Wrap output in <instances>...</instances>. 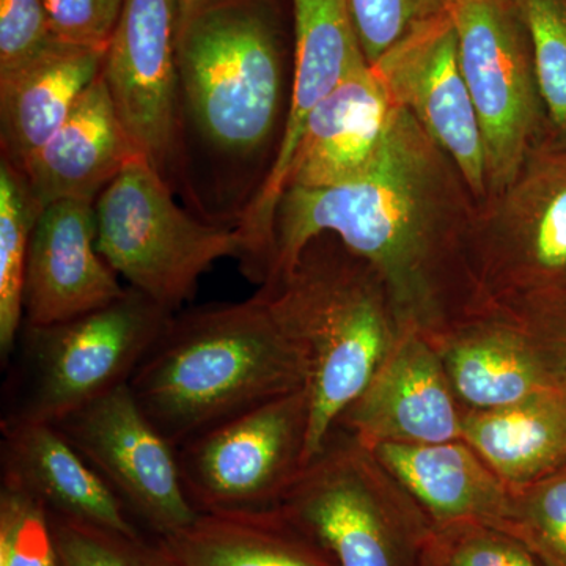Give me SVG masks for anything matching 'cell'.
Here are the masks:
<instances>
[{
	"label": "cell",
	"mask_w": 566,
	"mask_h": 566,
	"mask_svg": "<svg viewBox=\"0 0 566 566\" xmlns=\"http://www.w3.org/2000/svg\"><path fill=\"white\" fill-rule=\"evenodd\" d=\"M475 210L455 163L400 107L381 159L363 180L283 191L263 285L316 237L333 234L378 271L405 326L428 337L482 303L469 262Z\"/></svg>",
	"instance_id": "6da1fadb"
},
{
	"label": "cell",
	"mask_w": 566,
	"mask_h": 566,
	"mask_svg": "<svg viewBox=\"0 0 566 566\" xmlns=\"http://www.w3.org/2000/svg\"><path fill=\"white\" fill-rule=\"evenodd\" d=\"M304 349L255 294L174 315L129 379L144 415L174 447L307 386Z\"/></svg>",
	"instance_id": "7a4b0ae2"
},
{
	"label": "cell",
	"mask_w": 566,
	"mask_h": 566,
	"mask_svg": "<svg viewBox=\"0 0 566 566\" xmlns=\"http://www.w3.org/2000/svg\"><path fill=\"white\" fill-rule=\"evenodd\" d=\"M256 294L307 359L305 465L408 327L378 271L333 234L312 240L282 277Z\"/></svg>",
	"instance_id": "3957f363"
},
{
	"label": "cell",
	"mask_w": 566,
	"mask_h": 566,
	"mask_svg": "<svg viewBox=\"0 0 566 566\" xmlns=\"http://www.w3.org/2000/svg\"><path fill=\"white\" fill-rule=\"evenodd\" d=\"M285 62L274 0H212L178 33L180 115L221 158H262L285 128Z\"/></svg>",
	"instance_id": "277c9868"
},
{
	"label": "cell",
	"mask_w": 566,
	"mask_h": 566,
	"mask_svg": "<svg viewBox=\"0 0 566 566\" xmlns=\"http://www.w3.org/2000/svg\"><path fill=\"white\" fill-rule=\"evenodd\" d=\"M172 312L134 289L66 322L22 323L7 363L0 428L57 423L117 387L129 385Z\"/></svg>",
	"instance_id": "5b68a950"
},
{
	"label": "cell",
	"mask_w": 566,
	"mask_h": 566,
	"mask_svg": "<svg viewBox=\"0 0 566 566\" xmlns=\"http://www.w3.org/2000/svg\"><path fill=\"white\" fill-rule=\"evenodd\" d=\"M275 509L337 566H420L433 531L374 453L338 428L297 472Z\"/></svg>",
	"instance_id": "8992f818"
},
{
	"label": "cell",
	"mask_w": 566,
	"mask_h": 566,
	"mask_svg": "<svg viewBox=\"0 0 566 566\" xmlns=\"http://www.w3.org/2000/svg\"><path fill=\"white\" fill-rule=\"evenodd\" d=\"M469 262L482 303L566 304V144L546 137L504 191L476 203Z\"/></svg>",
	"instance_id": "52a82bcc"
},
{
	"label": "cell",
	"mask_w": 566,
	"mask_h": 566,
	"mask_svg": "<svg viewBox=\"0 0 566 566\" xmlns=\"http://www.w3.org/2000/svg\"><path fill=\"white\" fill-rule=\"evenodd\" d=\"M95 219L96 245L115 274L172 314L218 260L243 259L240 229L188 214L145 158L129 163L99 193Z\"/></svg>",
	"instance_id": "ba28073f"
},
{
	"label": "cell",
	"mask_w": 566,
	"mask_h": 566,
	"mask_svg": "<svg viewBox=\"0 0 566 566\" xmlns=\"http://www.w3.org/2000/svg\"><path fill=\"white\" fill-rule=\"evenodd\" d=\"M450 18L482 129L488 199L515 180L547 137L534 52L516 0H453Z\"/></svg>",
	"instance_id": "9c48e42d"
},
{
	"label": "cell",
	"mask_w": 566,
	"mask_h": 566,
	"mask_svg": "<svg viewBox=\"0 0 566 566\" xmlns=\"http://www.w3.org/2000/svg\"><path fill=\"white\" fill-rule=\"evenodd\" d=\"M307 430L303 387L189 439L177 449L189 502L199 515L274 509L303 469Z\"/></svg>",
	"instance_id": "30bf717a"
},
{
	"label": "cell",
	"mask_w": 566,
	"mask_h": 566,
	"mask_svg": "<svg viewBox=\"0 0 566 566\" xmlns=\"http://www.w3.org/2000/svg\"><path fill=\"white\" fill-rule=\"evenodd\" d=\"M427 338L463 412L566 386V304L516 311L483 301Z\"/></svg>",
	"instance_id": "8fae6325"
},
{
	"label": "cell",
	"mask_w": 566,
	"mask_h": 566,
	"mask_svg": "<svg viewBox=\"0 0 566 566\" xmlns=\"http://www.w3.org/2000/svg\"><path fill=\"white\" fill-rule=\"evenodd\" d=\"M54 424L156 538L199 517L182 486L177 447L144 415L129 385Z\"/></svg>",
	"instance_id": "7c38bea8"
},
{
	"label": "cell",
	"mask_w": 566,
	"mask_h": 566,
	"mask_svg": "<svg viewBox=\"0 0 566 566\" xmlns=\"http://www.w3.org/2000/svg\"><path fill=\"white\" fill-rule=\"evenodd\" d=\"M294 61L281 144L259 191L241 214L245 277L266 279L273 263L274 214L297 140L311 112L368 63L346 0H293Z\"/></svg>",
	"instance_id": "4fadbf2b"
},
{
	"label": "cell",
	"mask_w": 566,
	"mask_h": 566,
	"mask_svg": "<svg viewBox=\"0 0 566 566\" xmlns=\"http://www.w3.org/2000/svg\"><path fill=\"white\" fill-rule=\"evenodd\" d=\"M181 0H126L102 76L140 155L170 185L180 133Z\"/></svg>",
	"instance_id": "5bb4252c"
},
{
	"label": "cell",
	"mask_w": 566,
	"mask_h": 566,
	"mask_svg": "<svg viewBox=\"0 0 566 566\" xmlns=\"http://www.w3.org/2000/svg\"><path fill=\"white\" fill-rule=\"evenodd\" d=\"M371 69L395 103L455 163L476 203H482L488 196L485 148L461 73L450 11L401 41Z\"/></svg>",
	"instance_id": "9a60e30c"
},
{
	"label": "cell",
	"mask_w": 566,
	"mask_h": 566,
	"mask_svg": "<svg viewBox=\"0 0 566 566\" xmlns=\"http://www.w3.org/2000/svg\"><path fill=\"white\" fill-rule=\"evenodd\" d=\"M335 428L367 447L441 444L461 439L463 409L433 344L406 329Z\"/></svg>",
	"instance_id": "2e32d148"
},
{
	"label": "cell",
	"mask_w": 566,
	"mask_h": 566,
	"mask_svg": "<svg viewBox=\"0 0 566 566\" xmlns=\"http://www.w3.org/2000/svg\"><path fill=\"white\" fill-rule=\"evenodd\" d=\"M96 245L95 202L41 210L29 248L24 323L46 326L114 303L126 293Z\"/></svg>",
	"instance_id": "e0dca14e"
},
{
	"label": "cell",
	"mask_w": 566,
	"mask_h": 566,
	"mask_svg": "<svg viewBox=\"0 0 566 566\" xmlns=\"http://www.w3.org/2000/svg\"><path fill=\"white\" fill-rule=\"evenodd\" d=\"M398 112L375 70H357L308 115L283 191L363 180L381 159Z\"/></svg>",
	"instance_id": "ac0fdd59"
},
{
	"label": "cell",
	"mask_w": 566,
	"mask_h": 566,
	"mask_svg": "<svg viewBox=\"0 0 566 566\" xmlns=\"http://www.w3.org/2000/svg\"><path fill=\"white\" fill-rule=\"evenodd\" d=\"M0 472L3 486L31 495L46 512L142 535L120 497L54 423L2 427Z\"/></svg>",
	"instance_id": "d6986e66"
},
{
	"label": "cell",
	"mask_w": 566,
	"mask_h": 566,
	"mask_svg": "<svg viewBox=\"0 0 566 566\" xmlns=\"http://www.w3.org/2000/svg\"><path fill=\"white\" fill-rule=\"evenodd\" d=\"M144 158L115 111L102 74L70 117L21 170L41 210L61 200L96 202L118 174Z\"/></svg>",
	"instance_id": "ffe728a7"
},
{
	"label": "cell",
	"mask_w": 566,
	"mask_h": 566,
	"mask_svg": "<svg viewBox=\"0 0 566 566\" xmlns=\"http://www.w3.org/2000/svg\"><path fill=\"white\" fill-rule=\"evenodd\" d=\"M367 449L415 499L433 526L471 521L504 528L512 490L463 439L441 444H375Z\"/></svg>",
	"instance_id": "44dd1931"
},
{
	"label": "cell",
	"mask_w": 566,
	"mask_h": 566,
	"mask_svg": "<svg viewBox=\"0 0 566 566\" xmlns=\"http://www.w3.org/2000/svg\"><path fill=\"white\" fill-rule=\"evenodd\" d=\"M107 50L55 41L20 70L0 76L2 158L21 172L102 74Z\"/></svg>",
	"instance_id": "7402d4cb"
},
{
	"label": "cell",
	"mask_w": 566,
	"mask_h": 566,
	"mask_svg": "<svg viewBox=\"0 0 566 566\" xmlns=\"http://www.w3.org/2000/svg\"><path fill=\"white\" fill-rule=\"evenodd\" d=\"M461 439L510 490L566 468V386L516 403L463 412Z\"/></svg>",
	"instance_id": "603a6c76"
},
{
	"label": "cell",
	"mask_w": 566,
	"mask_h": 566,
	"mask_svg": "<svg viewBox=\"0 0 566 566\" xmlns=\"http://www.w3.org/2000/svg\"><path fill=\"white\" fill-rule=\"evenodd\" d=\"M158 542L180 566H337L275 506L203 513Z\"/></svg>",
	"instance_id": "cb8c5ba5"
},
{
	"label": "cell",
	"mask_w": 566,
	"mask_h": 566,
	"mask_svg": "<svg viewBox=\"0 0 566 566\" xmlns=\"http://www.w3.org/2000/svg\"><path fill=\"white\" fill-rule=\"evenodd\" d=\"M41 208L24 177L0 164V360L9 363L24 323V282L29 248Z\"/></svg>",
	"instance_id": "d4e9b609"
},
{
	"label": "cell",
	"mask_w": 566,
	"mask_h": 566,
	"mask_svg": "<svg viewBox=\"0 0 566 566\" xmlns=\"http://www.w3.org/2000/svg\"><path fill=\"white\" fill-rule=\"evenodd\" d=\"M46 513L57 566H180L158 538Z\"/></svg>",
	"instance_id": "484cf974"
},
{
	"label": "cell",
	"mask_w": 566,
	"mask_h": 566,
	"mask_svg": "<svg viewBox=\"0 0 566 566\" xmlns=\"http://www.w3.org/2000/svg\"><path fill=\"white\" fill-rule=\"evenodd\" d=\"M531 36L547 137L566 144V0H516Z\"/></svg>",
	"instance_id": "4316f807"
},
{
	"label": "cell",
	"mask_w": 566,
	"mask_h": 566,
	"mask_svg": "<svg viewBox=\"0 0 566 566\" xmlns=\"http://www.w3.org/2000/svg\"><path fill=\"white\" fill-rule=\"evenodd\" d=\"M502 532L534 554L542 566H566V468L532 485L512 490Z\"/></svg>",
	"instance_id": "83f0119b"
},
{
	"label": "cell",
	"mask_w": 566,
	"mask_h": 566,
	"mask_svg": "<svg viewBox=\"0 0 566 566\" xmlns=\"http://www.w3.org/2000/svg\"><path fill=\"white\" fill-rule=\"evenodd\" d=\"M420 566H542L515 536L482 523L433 526Z\"/></svg>",
	"instance_id": "f1b7e54d"
},
{
	"label": "cell",
	"mask_w": 566,
	"mask_h": 566,
	"mask_svg": "<svg viewBox=\"0 0 566 566\" xmlns=\"http://www.w3.org/2000/svg\"><path fill=\"white\" fill-rule=\"evenodd\" d=\"M360 50L375 65L412 33L449 13L453 0H346Z\"/></svg>",
	"instance_id": "f546056e"
},
{
	"label": "cell",
	"mask_w": 566,
	"mask_h": 566,
	"mask_svg": "<svg viewBox=\"0 0 566 566\" xmlns=\"http://www.w3.org/2000/svg\"><path fill=\"white\" fill-rule=\"evenodd\" d=\"M0 566H57L46 510L10 486H0Z\"/></svg>",
	"instance_id": "4dcf8cb0"
},
{
	"label": "cell",
	"mask_w": 566,
	"mask_h": 566,
	"mask_svg": "<svg viewBox=\"0 0 566 566\" xmlns=\"http://www.w3.org/2000/svg\"><path fill=\"white\" fill-rule=\"evenodd\" d=\"M126 0H43L55 41L107 50Z\"/></svg>",
	"instance_id": "1f68e13d"
},
{
	"label": "cell",
	"mask_w": 566,
	"mask_h": 566,
	"mask_svg": "<svg viewBox=\"0 0 566 566\" xmlns=\"http://www.w3.org/2000/svg\"><path fill=\"white\" fill-rule=\"evenodd\" d=\"M54 43L43 0H0V76L28 65Z\"/></svg>",
	"instance_id": "d6a6232c"
},
{
	"label": "cell",
	"mask_w": 566,
	"mask_h": 566,
	"mask_svg": "<svg viewBox=\"0 0 566 566\" xmlns=\"http://www.w3.org/2000/svg\"><path fill=\"white\" fill-rule=\"evenodd\" d=\"M210 2H212V0H181V24Z\"/></svg>",
	"instance_id": "836d02e7"
}]
</instances>
